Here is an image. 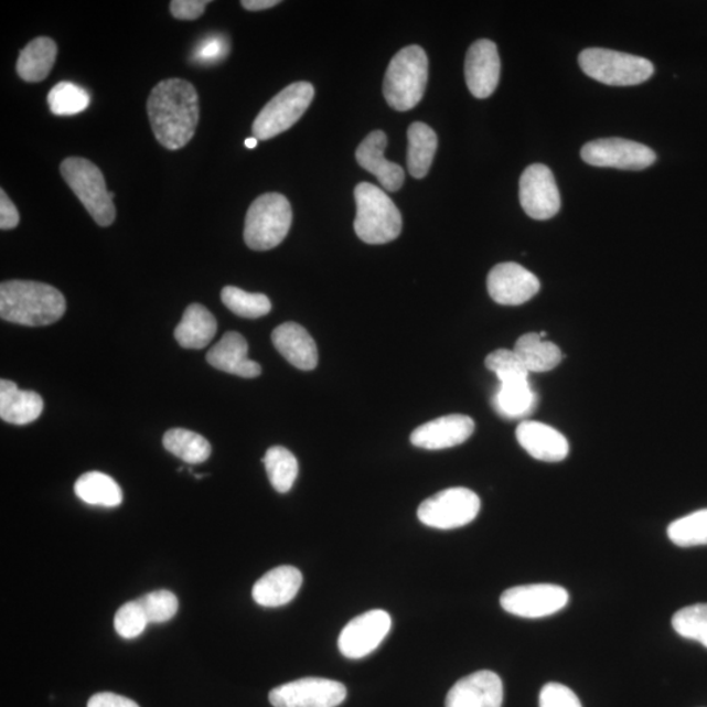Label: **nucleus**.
<instances>
[{
	"label": "nucleus",
	"instance_id": "obj_22",
	"mask_svg": "<svg viewBox=\"0 0 707 707\" xmlns=\"http://www.w3.org/2000/svg\"><path fill=\"white\" fill-rule=\"evenodd\" d=\"M248 342L240 333L227 332L207 353L206 360L216 369L231 375L254 379L261 375V367L248 358Z\"/></svg>",
	"mask_w": 707,
	"mask_h": 707
},
{
	"label": "nucleus",
	"instance_id": "obj_19",
	"mask_svg": "<svg viewBox=\"0 0 707 707\" xmlns=\"http://www.w3.org/2000/svg\"><path fill=\"white\" fill-rule=\"evenodd\" d=\"M387 143L388 138L384 131L369 132L356 150L355 158L363 170L379 180L385 191L397 192L404 185L405 172L401 165L385 159L384 152Z\"/></svg>",
	"mask_w": 707,
	"mask_h": 707
},
{
	"label": "nucleus",
	"instance_id": "obj_28",
	"mask_svg": "<svg viewBox=\"0 0 707 707\" xmlns=\"http://www.w3.org/2000/svg\"><path fill=\"white\" fill-rule=\"evenodd\" d=\"M438 149V137L429 125L415 122L408 130V170L413 178L429 173Z\"/></svg>",
	"mask_w": 707,
	"mask_h": 707
},
{
	"label": "nucleus",
	"instance_id": "obj_43",
	"mask_svg": "<svg viewBox=\"0 0 707 707\" xmlns=\"http://www.w3.org/2000/svg\"><path fill=\"white\" fill-rule=\"evenodd\" d=\"M19 222L18 208L2 189L0 191V228L3 231L17 228Z\"/></svg>",
	"mask_w": 707,
	"mask_h": 707
},
{
	"label": "nucleus",
	"instance_id": "obj_34",
	"mask_svg": "<svg viewBox=\"0 0 707 707\" xmlns=\"http://www.w3.org/2000/svg\"><path fill=\"white\" fill-rule=\"evenodd\" d=\"M47 104L55 116H74L89 107L90 96L78 84L61 82L49 93Z\"/></svg>",
	"mask_w": 707,
	"mask_h": 707
},
{
	"label": "nucleus",
	"instance_id": "obj_31",
	"mask_svg": "<svg viewBox=\"0 0 707 707\" xmlns=\"http://www.w3.org/2000/svg\"><path fill=\"white\" fill-rule=\"evenodd\" d=\"M263 463L271 486L278 493H289L299 474L298 460L293 453L285 447L275 446L266 451Z\"/></svg>",
	"mask_w": 707,
	"mask_h": 707
},
{
	"label": "nucleus",
	"instance_id": "obj_24",
	"mask_svg": "<svg viewBox=\"0 0 707 707\" xmlns=\"http://www.w3.org/2000/svg\"><path fill=\"white\" fill-rule=\"evenodd\" d=\"M44 400L32 390H21L10 381L0 382V418L4 422L24 426L40 418Z\"/></svg>",
	"mask_w": 707,
	"mask_h": 707
},
{
	"label": "nucleus",
	"instance_id": "obj_32",
	"mask_svg": "<svg viewBox=\"0 0 707 707\" xmlns=\"http://www.w3.org/2000/svg\"><path fill=\"white\" fill-rule=\"evenodd\" d=\"M494 404L502 416L523 417L535 408V394L528 381L503 383L496 392Z\"/></svg>",
	"mask_w": 707,
	"mask_h": 707
},
{
	"label": "nucleus",
	"instance_id": "obj_46",
	"mask_svg": "<svg viewBox=\"0 0 707 707\" xmlns=\"http://www.w3.org/2000/svg\"><path fill=\"white\" fill-rule=\"evenodd\" d=\"M258 144V139L254 138H248L247 141H245V147H248V149H256Z\"/></svg>",
	"mask_w": 707,
	"mask_h": 707
},
{
	"label": "nucleus",
	"instance_id": "obj_45",
	"mask_svg": "<svg viewBox=\"0 0 707 707\" xmlns=\"http://www.w3.org/2000/svg\"><path fill=\"white\" fill-rule=\"evenodd\" d=\"M279 3L281 2H278V0H243L242 6L248 11H263L272 9Z\"/></svg>",
	"mask_w": 707,
	"mask_h": 707
},
{
	"label": "nucleus",
	"instance_id": "obj_35",
	"mask_svg": "<svg viewBox=\"0 0 707 707\" xmlns=\"http://www.w3.org/2000/svg\"><path fill=\"white\" fill-rule=\"evenodd\" d=\"M667 534L669 540L682 548L707 545V508L671 523Z\"/></svg>",
	"mask_w": 707,
	"mask_h": 707
},
{
	"label": "nucleus",
	"instance_id": "obj_8",
	"mask_svg": "<svg viewBox=\"0 0 707 707\" xmlns=\"http://www.w3.org/2000/svg\"><path fill=\"white\" fill-rule=\"evenodd\" d=\"M314 97L311 83L290 84L265 105L256 117L251 132L258 141H268L296 125L306 114Z\"/></svg>",
	"mask_w": 707,
	"mask_h": 707
},
{
	"label": "nucleus",
	"instance_id": "obj_1",
	"mask_svg": "<svg viewBox=\"0 0 707 707\" xmlns=\"http://www.w3.org/2000/svg\"><path fill=\"white\" fill-rule=\"evenodd\" d=\"M151 129L167 150L176 151L192 141L200 121L197 90L184 79H165L152 88L147 101Z\"/></svg>",
	"mask_w": 707,
	"mask_h": 707
},
{
	"label": "nucleus",
	"instance_id": "obj_7",
	"mask_svg": "<svg viewBox=\"0 0 707 707\" xmlns=\"http://www.w3.org/2000/svg\"><path fill=\"white\" fill-rule=\"evenodd\" d=\"M578 62L586 75L607 86H639L654 74V65L649 60L603 47L586 49Z\"/></svg>",
	"mask_w": 707,
	"mask_h": 707
},
{
	"label": "nucleus",
	"instance_id": "obj_16",
	"mask_svg": "<svg viewBox=\"0 0 707 707\" xmlns=\"http://www.w3.org/2000/svg\"><path fill=\"white\" fill-rule=\"evenodd\" d=\"M501 58L499 47L490 40H479L469 47L465 58L468 89L478 99H488L499 87Z\"/></svg>",
	"mask_w": 707,
	"mask_h": 707
},
{
	"label": "nucleus",
	"instance_id": "obj_11",
	"mask_svg": "<svg viewBox=\"0 0 707 707\" xmlns=\"http://www.w3.org/2000/svg\"><path fill=\"white\" fill-rule=\"evenodd\" d=\"M346 696V687L340 682L306 677L272 689L269 701L275 707H338Z\"/></svg>",
	"mask_w": 707,
	"mask_h": 707
},
{
	"label": "nucleus",
	"instance_id": "obj_14",
	"mask_svg": "<svg viewBox=\"0 0 707 707\" xmlns=\"http://www.w3.org/2000/svg\"><path fill=\"white\" fill-rule=\"evenodd\" d=\"M392 628V619L383 609L358 615L342 630L339 639L341 654L347 660H362L382 645Z\"/></svg>",
	"mask_w": 707,
	"mask_h": 707
},
{
	"label": "nucleus",
	"instance_id": "obj_3",
	"mask_svg": "<svg viewBox=\"0 0 707 707\" xmlns=\"http://www.w3.org/2000/svg\"><path fill=\"white\" fill-rule=\"evenodd\" d=\"M429 60L421 46L401 49L392 58L384 76L383 95L390 108L406 111L416 108L425 95Z\"/></svg>",
	"mask_w": 707,
	"mask_h": 707
},
{
	"label": "nucleus",
	"instance_id": "obj_9",
	"mask_svg": "<svg viewBox=\"0 0 707 707\" xmlns=\"http://www.w3.org/2000/svg\"><path fill=\"white\" fill-rule=\"evenodd\" d=\"M479 495L465 488H451L430 496L418 507V519L437 529H457L478 517Z\"/></svg>",
	"mask_w": 707,
	"mask_h": 707
},
{
	"label": "nucleus",
	"instance_id": "obj_6",
	"mask_svg": "<svg viewBox=\"0 0 707 707\" xmlns=\"http://www.w3.org/2000/svg\"><path fill=\"white\" fill-rule=\"evenodd\" d=\"M61 173L99 226L108 227L115 222V193L108 192L99 167L87 159L67 158L61 164Z\"/></svg>",
	"mask_w": 707,
	"mask_h": 707
},
{
	"label": "nucleus",
	"instance_id": "obj_20",
	"mask_svg": "<svg viewBox=\"0 0 707 707\" xmlns=\"http://www.w3.org/2000/svg\"><path fill=\"white\" fill-rule=\"evenodd\" d=\"M516 439L532 458L546 463H558L569 454V442L563 433L542 422H522L517 426Z\"/></svg>",
	"mask_w": 707,
	"mask_h": 707
},
{
	"label": "nucleus",
	"instance_id": "obj_39",
	"mask_svg": "<svg viewBox=\"0 0 707 707\" xmlns=\"http://www.w3.org/2000/svg\"><path fill=\"white\" fill-rule=\"evenodd\" d=\"M147 625L149 621L137 600L124 604L115 615L116 632L125 640L137 639L144 632Z\"/></svg>",
	"mask_w": 707,
	"mask_h": 707
},
{
	"label": "nucleus",
	"instance_id": "obj_30",
	"mask_svg": "<svg viewBox=\"0 0 707 707\" xmlns=\"http://www.w3.org/2000/svg\"><path fill=\"white\" fill-rule=\"evenodd\" d=\"M163 444L168 452L184 460L188 464H201L212 454L208 440L197 432L185 429H172L165 432Z\"/></svg>",
	"mask_w": 707,
	"mask_h": 707
},
{
	"label": "nucleus",
	"instance_id": "obj_25",
	"mask_svg": "<svg viewBox=\"0 0 707 707\" xmlns=\"http://www.w3.org/2000/svg\"><path fill=\"white\" fill-rule=\"evenodd\" d=\"M218 324L206 307L194 303L186 308L181 323L174 331V339L184 349L201 350L215 338Z\"/></svg>",
	"mask_w": 707,
	"mask_h": 707
},
{
	"label": "nucleus",
	"instance_id": "obj_37",
	"mask_svg": "<svg viewBox=\"0 0 707 707\" xmlns=\"http://www.w3.org/2000/svg\"><path fill=\"white\" fill-rule=\"evenodd\" d=\"M137 601L149 624H163L172 620L179 611L176 594L165 590L146 593Z\"/></svg>",
	"mask_w": 707,
	"mask_h": 707
},
{
	"label": "nucleus",
	"instance_id": "obj_26",
	"mask_svg": "<svg viewBox=\"0 0 707 707\" xmlns=\"http://www.w3.org/2000/svg\"><path fill=\"white\" fill-rule=\"evenodd\" d=\"M58 46L49 38H38L20 52L17 72L21 79L38 83L47 78L57 60Z\"/></svg>",
	"mask_w": 707,
	"mask_h": 707
},
{
	"label": "nucleus",
	"instance_id": "obj_4",
	"mask_svg": "<svg viewBox=\"0 0 707 707\" xmlns=\"http://www.w3.org/2000/svg\"><path fill=\"white\" fill-rule=\"evenodd\" d=\"M356 218L354 229L367 244H387L397 239L403 229V216L395 202L381 188L361 182L354 191Z\"/></svg>",
	"mask_w": 707,
	"mask_h": 707
},
{
	"label": "nucleus",
	"instance_id": "obj_12",
	"mask_svg": "<svg viewBox=\"0 0 707 707\" xmlns=\"http://www.w3.org/2000/svg\"><path fill=\"white\" fill-rule=\"evenodd\" d=\"M569 603V592L556 585H527L508 588L502 593L501 606L510 614L523 619H542L555 614Z\"/></svg>",
	"mask_w": 707,
	"mask_h": 707
},
{
	"label": "nucleus",
	"instance_id": "obj_42",
	"mask_svg": "<svg viewBox=\"0 0 707 707\" xmlns=\"http://www.w3.org/2000/svg\"><path fill=\"white\" fill-rule=\"evenodd\" d=\"M205 0H173L170 4L173 18L179 20H195L203 15L206 6Z\"/></svg>",
	"mask_w": 707,
	"mask_h": 707
},
{
	"label": "nucleus",
	"instance_id": "obj_5",
	"mask_svg": "<svg viewBox=\"0 0 707 707\" xmlns=\"http://www.w3.org/2000/svg\"><path fill=\"white\" fill-rule=\"evenodd\" d=\"M291 223L289 200L279 193L263 194L245 216L244 242L254 250L276 248L289 234Z\"/></svg>",
	"mask_w": 707,
	"mask_h": 707
},
{
	"label": "nucleus",
	"instance_id": "obj_41",
	"mask_svg": "<svg viewBox=\"0 0 707 707\" xmlns=\"http://www.w3.org/2000/svg\"><path fill=\"white\" fill-rule=\"evenodd\" d=\"M540 707H582L578 696L566 685L546 684L540 693Z\"/></svg>",
	"mask_w": 707,
	"mask_h": 707
},
{
	"label": "nucleus",
	"instance_id": "obj_21",
	"mask_svg": "<svg viewBox=\"0 0 707 707\" xmlns=\"http://www.w3.org/2000/svg\"><path fill=\"white\" fill-rule=\"evenodd\" d=\"M303 585V576L297 567L285 565L266 572L251 590L258 606L277 608L289 604L296 599Z\"/></svg>",
	"mask_w": 707,
	"mask_h": 707
},
{
	"label": "nucleus",
	"instance_id": "obj_23",
	"mask_svg": "<svg viewBox=\"0 0 707 707\" xmlns=\"http://www.w3.org/2000/svg\"><path fill=\"white\" fill-rule=\"evenodd\" d=\"M271 341L278 353L293 367L302 371L317 368L319 363L318 346L302 325L296 323L279 325L272 332Z\"/></svg>",
	"mask_w": 707,
	"mask_h": 707
},
{
	"label": "nucleus",
	"instance_id": "obj_27",
	"mask_svg": "<svg viewBox=\"0 0 707 707\" xmlns=\"http://www.w3.org/2000/svg\"><path fill=\"white\" fill-rule=\"evenodd\" d=\"M545 333H527L517 340L514 353L528 369V373H548L563 361V352L557 345L544 340Z\"/></svg>",
	"mask_w": 707,
	"mask_h": 707
},
{
	"label": "nucleus",
	"instance_id": "obj_40",
	"mask_svg": "<svg viewBox=\"0 0 707 707\" xmlns=\"http://www.w3.org/2000/svg\"><path fill=\"white\" fill-rule=\"evenodd\" d=\"M229 44L227 38L214 34L200 41L193 51V61L200 65H214L227 57Z\"/></svg>",
	"mask_w": 707,
	"mask_h": 707
},
{
	"label": "nucleus",
	"instance_id": "obj_15",
	"mask_svg": "<svg viewBox=\"0 0 707 707\" xmlns=\"http://www.w3.org/2000/svg\"><path fill=\"white\" fill-rule=\"evenodd\" d=\"M488 291L495 303L521 306L540 291V281L522 265L503 263L494 266L489 272Z\"/></svg>",
	"mask_w": 707,
	"mask_h": 707
},
{
	"label": "nucleus",
	"instance_id": "obj_2",
	"mask_svg": "<svg viewBox=\"0 0 707 707\" xmlns=\"http://www.w3.org/2000/svg\"><path fill=\"white\" fill-rule=\"evenodd\" d=\"M65 312V297L51 285L19 279L0 285V317L10 323L45 326Z\"/></svg>",
	"mask_w": 707,
	"mask_h": 707
},
{
	"label": "nucleus",
	"instance_id": "obj_10",
	"mask_svg": "<svg viewBox=\"0 0 707 707\" xmlns=\"http://www.w3.org/2000/svg\"><path fill=\"white\" fill-rule=\"evenodd\" d=\"M583 162L593 167L618 168L622 171H643L656 162L650 147L622 138H606L588 142L580 151Z\"/></svg>",
	"mask_w": 707,
	"mask_h": 707
},
{
	"label": "nucleus",
	"instance_id": "obj_17",
	"mask_svg": "<svg viewBox=\"0 0 707 707\" xmlns=\"http://www.w3.org/2000/svg\"><path fill=\"white\" fill-rule=\"evenodd\" d=\"M502 704L501 677L486 669L461 678L446 698V707H502Z\"/></svg>",
	"mask_w": 707,
	"mask_h": 707
},
{
	"label": "nucleus",
	"instance_id": "obj_44",
	"mask_svg": "<svg viewBox=\"0 0 707 707\" xmlns=\"http://www.w3.org/2000/svg\"><path fill=\"white\" fill-rule=\"evenodd\" d=\"M87 707H139L130 698H126L116 693L101 692L89 698Z\"/></svg>",
	"mask_w": 707,
	"mask_h": 707
},
{
	"label": "nucleus",
	"instance_id": "obj_38",
	"mask_svg": "<svg viewBox=\"0 0 707 707\" xmlns=\"http://www.w3.org/2000/svg\"><path fill=\"white\" fill-rule=\"evenodd\" d=\"M485 364L486 368L499 377L501 384L528 381V369L517 358L514 350H495L486 356Z\"/></svg>",
	"mask_w": 707,
	"mask_h": 707
},
{
	"label": "nucleus",
	"instance_id": "obj_36",
	"mask_svg": "<svg viewBox=\"0 0 707 707\" xmlns=\"http://www.w3.org/2000/svg\"><path fill=\"white\" fill-rule=\"evenodd\" d=\"M672 626L678 635L699 642L707 649V604L681 609L672 618Z\"/></svg>",
	"mask_w": 707,
	"mask_h": 707
},
{
	"label": "nucleus",
	"instance_id": "obj_29",
	"mask_svg": "<svg viewBox=\"0 0 707 707\" xmlns=\"http://www.w3.org/2000/svg\"><path fill=\"white\" fill-rule=\"evenodd\" d=\"M75 494L90 506L117 507L122 503V490L101 472H88L75 482Z\"/></svg>",
	"mask_w": 707,
	"mask_h": 707
},
{
	"label": "nucleus",
	"instance_id": "obj_33",
	"mask_svg": "<svg viewBox=\"0 0 707 707\" xmlns=\"http://www.w3.org/2000/svg\"><path fill=\"white\" fill-rule=\"evenodd\" d=\"M222 302L231 312L244 319L263 318L271 311L270 299L264 293L247 292L234 286L224 287Z\"/></svg>",
	"mask_w": 707,
	"mask_h": 707
},
{
	"label": "nucleus",
	"instance_id": "obj_13",
	"mask_svg": "<svg viewBox=\"0 0 707 707\" xmlns=\"http://www.w3.org/2000/svg\"><path fill=\"white\" fill-rule=\"evenodd\" d=\"M521 205L531 218L546 221L561 208V195L548 167L532 164L523 172L519 184Z\"/></svg>",
	"mask_w": 707,
	"mask_h": 707
},
{
	"label": "nucleus",
	"instance_id": "obj_18",
	"mask_svg": "<svg viewBox=\"0 0 707 707\" xmlns=\"http://www.w3.org/2000/svg\"><path fill=\"white\" fill-rule=\"evenodd\" d=\"M474 431V421L464 415L444 416L419 426L411 432L413 446L424 450H446L467 442Z\"/></svg>",
	"mask_w": 707,
	"mask_h": 707
}]
</instances>
